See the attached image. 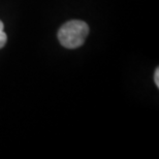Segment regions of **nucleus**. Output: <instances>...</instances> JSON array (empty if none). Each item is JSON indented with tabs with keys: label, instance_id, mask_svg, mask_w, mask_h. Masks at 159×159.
I'll return each instance as SVG.
<instances>
[{
	"label": "nucleus",
	"instance_id": "obj_1",
	"mask_svg": "<svg viewBox=\"0 0 159 159\" xmlns=\"http://www.w3.org/2000/svg\"><path fill=\"white\" fill-rule=\"evenodd\" d=\"M89 34V26L83 21H69L58 31V39L66 49H77L85 43Z\"/></svg>",
	"mask_w": 159,
	"mask_h": 159
},
{
	"label": "nucleus",
	"instance_id": "obj_2",
	"mask_svg": "<svg viewBox=\"0 0 159 159\" xmlns=\"http://www.w3.org/2000/svg\"><path fill=\"white\" fill-rule=\"evenodd\" d=\"M6 41H7V36H6V33L4 32V26H3L2 21L0 20V49L4 47Z\"/></svg>",
	"mask_w": 159,
	"mask_h": 159
},
{
	"label": "nucleus",
	"instance_id": "obj_3",
	"mask_svg": "<svg viewBox=\"0 0 159 159\" xmlns=\"http://www.w3.org/2000/svg\"><path fill=\"white\" fill-rule=\"evenodd\" d=\"M154 81H155V84H156L157 87H159V68L158 67L156 68V70H155Z\"/></svg>",
	"mask_w": 159,
	"mask_h": 159
}]
</instances>
